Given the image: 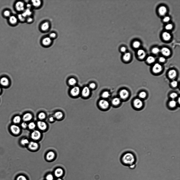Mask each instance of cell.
I'll return each mask as SVG.
<instances>
[{"instance_id": "obj_1", "label": "cell", "mask_w": 180, "mask_h": 180, "mask_svg": "<svg viewBox=\"0 0 180 180\" xmlns=\"http://www.w3.org/2000/svg\"><path fill=\"white\" fill-rule=\"evenodd\" d=\"M120 161L121 164L130 169H133L136 167L135 157L131 153H124L120 157Z\"/></svg>"}, {"instance_id": "obj_2", "label": "cell", "mask_w": 180, "mask_h": 180, "mask_svg": "<svg viewBox=\"0 0 180 180\" xmlns=\"http://www.w3.org/2000/svg\"><path fill=\"white\" fill-rule=\"evenodd\" d=\"M99 106L102 110L106 111L109 109L110 104L109 102L103 99L99 101Z\"/></svg>"}, {"instance_id": "obj_3", "label": "cell", "mask_w": 180, "mask_h": 180, "mask_svg": "<svg viewBox=\"0 0 180 180\" xmlns=\"http://www.w3.org/2000/svg\"><path fill=\"white\" fill-rule=\"evenodd\" d=\"M25 5L24 3L22 1L17 2L15 4V7L18 11L23 12L25 10Z\"/></svg>"}, {"instance_id": "obj_4", "label": "cell", "mask_w": 180, "mask_h": 180, "mask_svg": "<svg viewBox=\"0 0 180 180\" xmlns=\"http://www.w3.org/2000/svg\"><path fill=\"white\" fill-rule=\"evenodd\" d=\"M52 40L49 37H45L42 40V44L45 47H49L52 43Z\"/></svg>"}, {"instance_id": "obj_5", "label": "cell", "mask_w": 180, "mask_h": 180, "mask_svg": "<svg viewBox=\"0 0 180 180\" xmlns=\"http://www.w3.org/2000/svg\"><path fill=\"white\" fill-rule=\"evenodd\" d=\"M10 130L11 132L13 134L17 135L20 132V128L18 126L15 124H13L10 127Z\"/></svg>"}, {"instance_id": "obj_6", "label": "cell", "mask_w": 180, "mask_h": 180, "mask_svg": "<svg viewBox=\"0 0 180 180\" xmlns=\"http://www.w3.org/2000/svg\"><path fill=\"white\" fill-rule=\"evenodd\" d=\"M41 133L38 130H35L31 133V138L34 140H38L41 137Z\"/></svg>"}, {"instance_id": "obj_7", "label": "cell", "mask_w": 180, "mask_h": 180, "mask_svg": "<svg viewBox=\"0 0 180 180\" xmlns=\"http://www.w3.org/2000/svg\"><path fill=\"white\" fill-rule=\"evenodd\" d=\"M50 28V24L47 21L43 22L40 26L41 30L44 32H46L48 31Z\"/></svg>"}, {"instance_id": "obj_8", "label": "cell", "mask_w": 180, "mask_h": 180, "mask_svg": "<svg viewBox=\"0 0 180 180\" xmlns=\"http://www.w3.org/2000/svg\"><path fill=\"white\" fill-rule=\"evenodd\" d=\"M162 66L160 64L157 63L155 64L153 67V71L155 73H159L162 69Z\"/></svg>"}, {"instance_id": "obj_9", "label": "cell", "mask_w": 180, "mask_h": 180, "mask_svg": "<svg viewBox=\"0 0 180 180\" xmlns=\"http://www.w3.org/2000/svg\"><path fill=\"white\" fill-rule=\"evenodd\" d=\"M80 92V89L78 86H75L72 88L70 91L72 96L75 97L78 95Z\"/></svg>"}, {"instance_id": "obj_10", "label": "cell", "mask_w": 180, "mask_h": 180, "mask_svg": "<svg viewBox=\"0 0 180 180\" xmlns=\"http://www.w3.org/2000/svg\"><path fill=\"white\" fill-rule=\"evenodd\" d=\"M119 95L121 98L125 99L127 98L129 96V92L127 90L123 89L120 91Z\"/></svg>"}, {"instance_id": "obj_11", "label": "cell", "mask_w": 180, "mask_h": 180, "mask_svg": "<svg viewBox=\"0 0 180 180\" xmlns=\"http://www.w3.org/2000/svg\"><path fill=\"white\" fill-rule=\"evenodd\" d=\"M64 171L61 168H58L55 171L54 174L56 177L58 178H60L64 174Z\"/></svg>"}, {"instance_id": "obj_12", "label": "cell", "mask_w": 180, "mask_h": 180, "mask_svg": "<svg viewBox=\"0 0 180 180\" xmlns=\"http://www.w3.org/2000/svg\"><path fill=\"white\" fill-rule=\"evenodd\" d=\"M8 18L9 22L12 25H16L18 21L17 17L14 15H11Z\"/></svg>"}, {"instance_id": "obj_13", "label": "cell", "mask_w": 180, "mask_h": 180, "mask_svg": "<svg viewBox=\"0 0 180 180\" xmlns=\"http://www.w3.org/2000/svg\"><path fill=\"white\" fill-rule=\"evenodd\" d=\"M134 107L136 108L139 109L142 107L143 103L141 100L137 98L134 100Z\"/></svg>"}, {"instance_id": "obj_14", "label": "cell", "mask_w": 180, "mask_h": 180, "mask_svg": "<svg viewBox=\"0 0 180 180\" xmlns=\"http://www.w3.org/2000/svg\"><path fill=\"white\" fill-rule=\"evenodd\" d=\"M28 147L30 149L33 150H37L39 147L38 144L37 142L31 141L28 144Z\"/></svg>"}, {"instance_id": "obj_15", "label": "cell", "mask_w": 180, "mask_h": 180, "mask_svg": "<svg viewBox=\"0 0 180 180\" xmlns=\"http://www.w3.org/2000/svg\"><path fill=\"white\" fill-rule=\"evenodd\" d=\"M90 93V89L87 87H85L83 89L82 92V96L84 97L88 96Z\"/></svg>"}, {"instance_id": "obj_16", "label": "cell", "mask_w": 180, "mask_h": 180, "mask_svg": "<svg viewBox=\"0 0 180 180\" xmlns=\"http://www.w3.org/2000/svg\"><path fill=\"white\" fill-rule=\"evenodd\" d=\"M37 125L38 128L42 130H44L47 127L46 124L42 121H39L37 122Z\"/></svg>"}, {"instance_id": "obj_17", "label": "cell", "mask_w": 180, "mask_h": 180, "mask_svg": "<svg viewBox=\"0 0 180 180\" xmlns=\"http://www.w3.org/2000/svg\"><path fill=\"white\" fill-rule=\"evenodd\" d=\"M9 82L8 78L6 77L2 78L0 80V84L4 87H6L8 85Z\"/></svg>"}, {"instance_id": "obj_18", "label": "cell", "mask_w": 180, "mask_h": 180, "mask_svg": "<svg viewBox=\"0 0 180 180\" xmlns=\"http://www.w3.org/2000/svg\"><path fill=\"white\" fill-rule=\"evenodd\" d=\"M137 54L139 59L142 60L144 58L146 55L145 51L143 49H139L137 52Z\"/></svg>"}, {"instance_id": "obj_19", "label": "cell", "mask_w": 180, "mask_h": 180, "mask_svg": "<svg viewBox=\"0 0 180 180\" xmlns=\"http://www.w3.org/2000/svg\"><path fill=\"white\" fill-rule=\"evenodd\" d=\"M42 1L39 0H34L31 1V4L32 6L36 8L40 7L42 5Z\"/></svg>"}, {"instance_id": "obj_20", "label": "cell", "mask_w": 180, "mask_h": 180, "mask_svg": "<svg viewBox=\"0 0 180 180\" xmlns=\"http://www.w3.org/2000/svg\"><path fill=\"white\" fill-rule=\"evenodd\" d=\"M161 52L162 54L166 57L169 56L171 53L170 49L166 47H163L162 48L161 50Z\"/></svg>"}, {"instance_id": "obj_21", "label": "cell", "mask_w": 180, "mask_h": 180, "mask_svg": "<svg viewBox=\"0 0 180 180\" xmlns=\"http://www.w3.org/2000/svg\"><path fill=\"white\" fill-rule=\"evenodd\" d=\"M167 9L165 6H161L159 8V13L161 16H163L165 15L167 13Z\"/></svg>"}, {"instance_id": "obj_22", "label": "cell", "mask_w": 180, "mask_h": 180, "mask_svg": "<svg viewBox=\"0 0 180 180\" xmlns=\"http://www.w3.org/2000/svg\"><path fill=\"white\" fill-rule=\"evenodd\" d=\"M55 157V153L53 151L49 152L46 156V158L47 160L50 161L53 160Z\"/></svg>"}, {"instance_id": "obj_23", "label": "cell", "mask_w": 180, "mask_h": 180, "mask_svg": "<svg viewBox=\"0 0 180 180\" xmlns=\"http://www.w3.org/2000/svg\"><path fill=\"white\" fill-rule=\"evenodd\" d=\"M32 12L31 10L29 9H25V10L22 13V14L23 16L25 17L26 18L27 17L31 16V15L32 14Z\"/></svg>"}, {"instance_id": "obj_24", "label": "cell", "mask_w": 180, "mask_h": 180, "mask_svg": "<svg viewBox=\"0 0 180 180\" xmlns=\"http://www.w3.org/2000/svg\"><path fill=\"white\" fill-rule=\"evenodd\" d=\"M32 118V116L29 113L25 114L23 117L22 119L24 121H28L31 120Z\"/></svg>"}, {"instance_id": "obj_25", "label": "cell", "mask_w": 180, "mask_h": 180, "mask_svg": "<svg viewBox=\"0 0 180 180\" xmlns=\"http://www.w3.org/2000/svg\"><path fill=\"white\" fill-rule=\"evenodd\" d=\"M163 38L166 41H168L171 38V36L169 33L167 32H164L162 34Z\"/></svg>"}, {"instance_id": "obj_26", "label": "cell", "mask_w": 180, "mask_h": 180, "mask_svg": "<svg viewBox=\"0 0 180 180\" xmlns=\"http://www.w3.org/2000/svg\"><path fill=\"white\" fill-rule=\"evenodd\" d=\"M177 75V72L175 70H170L169 72L168 75L170 79H174L176 77Z\"/></svg>"}, {"instance_id": "obj_27", "label": "cell", "mask_w": 180, "mask_h": 180, "mask_svg": "<svg viewBox=\"0 0 180 180\" xmlns=\"http://www.w3.org/2000/svg\"><path fill=\"white\" fill-rule=\"evenodd\" d=\"M131 54L130 53L127 52L125 53L123 57L124 60L125 61H129L131 58Z\"/></svg>"}, {"instance_id": "obj_28", "label": "cell", "mask_w": 180, "mask_h": 180, "mask_svg": "<svg viewBox=\"0 0 180 180\" xmlns=\"http://www.w3.org/2000/svg\"><path fill=\"white\" fill-rule=\"evenodd\" d=\"M120 102V99L118 98H115L112 101V104L114 106L118 105Z\"/></svg>"}, {"instance_id": "obj_29", "label": "cell", "mask_w": 180, "mask_h": 180, "mask_svg": "<svg viewBox=\"0 0 180 180\" xmlns=\"http://www.w3.org/2000/svg\"><path fill=\"white\" fill-rule=\"evenodd\" d=\"M63 115L62 112L58 111L56 112L54 115L55 117L57 119H60L63 117Z\"/></svg>"}, {"instance_id": "obj_30", "label": "cell", "mask_w": 180, "mask_h": 180, "mask_svg": "<svg viewBox=\"0 0 180 180\" xmlns=\"http://www.w3.org/2000/svg\"><path fill=\"white\" fill-rule=\"evenodd\" d=\"M21 119L20 116H16L13 118V122L15 124L19 123L21 121Z\"/></svg>"}, {"instance_id": "obj_31", "label": "cell", "mask_w": 180, "mask_h": 180, "mask_svg": "<svg viewBox=\"0 0 180 180\" xmlns=\"http://www.w3.org/2000/svg\"><path fill=\"white\" fill-rule=\"evenodd\" d=\"M17 17L18 20L20 22H24L26 21V18L22 15V13L18 15Z\"/></svg>"}, {"instance_id": "obj_32", "label": "cell", "mask_w": 180, "mask_h": 180, "mask_svg": "<svg viewBox=\"0 0 180 180\" xmlns=\"http://www.w3.org/2000/svg\"><path fill=\"white\" fill-rule=\"evenodd\" d=\"M155 58L153 57L149 56L147 58V61L150 64L153 63L155 61Z\"/></svg>"}, {"instance_id": "obj_33", "label": "cell", "mask_w": 180, "mask_h": 180, "mask_svg": "<svg viewBox=\"0 0 180 180\" xmlns=\"http://www.w3.org/2000/svg\"><path fill=\"white\" fill-rule=\"evenodd\" d=\"M68 82L71 86H74L76 83V81L75 78H71L69 80Z\"/></svg>"}, {"instance_id": "obj_34", "label": "cell", "mask_w": 180, "mask_h": 180, "mask_svg": "<svg viewBox=\"0 0 180 180\" xmlns=\"http://www.w3.org/2000/svg\"><path fill=\"white\" fill-rule=\"evenodd\" d=\"M11 11L8 10L4 11L3 13V15L4 17L8 18L11 15Z\"/></svg>"}, {"instance_id": "obj_35", "label": "cell", "mask_w": 180, "mask_h": 180, "mask_svg": "<svg viewBox=\"0 0 180 180\" xmlns=\"http://www.w3.org/2000/svg\"><path fill=\"white\" fill-rule=\"evenodd\" d=\"M140 45L141 44L140 42L137 41L134 42L133 44V47L135 48H138Z\"/></svg>"}, {"instance_id": "obj_36", "label": "cell", "mask_w": 180, "mask_h": 180, "mask_svg": "<svg viewBox=\"0 0 180 180\" xmlns=\"http://www.w3.org/2000/svg\"><path fill=\"white\" fill-rule=\"evenodd\" d=\"M110 96L109 92L106 91L103 92L102 94V97L104 98H109Z\"/></svg>"}, {"instance_id": "obj_37", "label": "cell", "mask_w": 180, "mask_h": 180, "mask_svg": "<svg viewBox=\"0 0 180 180\" xmlns=\"http://www.w3.org/2000/svg\"><path fill=\"white\" fill-rule=\"evenodd\" d=\"M29 143V140L27 139H22L21 141V144L23 145H25L27 144H28Z\"/></svg>"}, {"instance_id": "obj_38", "label": "cell", "mask_w": 180, "mask_h": 180, "mask_svg": "<svg viewBox=\"0 0 180 180\" xmlns=\"http://www.w3.org/2000/svg\"><path fill=\"white\" fill-rule=\"evenodd\" d=\"M152 52L155 55H157L160 52V50L158 48L155 47L152 49Z\"/></svg>"}, {"instance_id": "obj_39", "label": "cell", "mask_w": 180, "mask_h": 180, "mask_svg": "<svg viewBox=\"0 0 180 180\" xmlns=\"http://www.w3.org/2000/svg\"><path fill=\"white\" fill-rule=\"evenodd\" d=\"M177 105V102L174 100L171 101L169 102V105L171 108H174Z\"/></svg>"}, {"instance_id": "obj_40", "label": "cell", "mask_w": 180, "mask_h": 180, "mask_svg": "<svg viewBox=\"0 0 180 180\" xmlns=\"http://www.w3.org/2000/svg\"><path fill=\"white\" fill-rule=\"evenodd\" d=\"M46 179V180H54V178L52 174H49L47 175Z\"/></svg>"}, {"instance_id": "obj_41", "label": "cell", "mask_w": 180, "mask_h": 180, "mask_svg": "<svg viewBox=\"0 0 180 180\" xmlns=\"http://www.w3.org/2000/svg\"><path fill=\"white\" fill-rule=\"evenodd\" d=\"M52 40L56 39L57 37V34L55 32H52L49 35V36Z\"/></svg>"}, {"instance_id": "obj_42", "label": "cell", "mask_w": 180, "mask_h": 180, "mask_svg": "<svg viewBox=\"0 0 180 180\" xmlns=\"http://www.w3.org/2000/svg\"><path fill=\"white\" fill-rule=\"evenodd\" d=\"M34 21L33 18L31 16H29L26 18V21L28 23H32Z\"/></svg>"}, {"instance_id": "obj_43", "label": "cell", "mask_w": 180, "mask_h": 180, "mask_svg": "<svg viewBox=\"0 0 180 180\" xmlns=\"http://www.w3.org/2000/svg\"><path fill=\"white\" fill-rule=\"evenodd\" d=\"M46 115L43 112H41L38 115V118L40 120H43L45 118Z\"/></svg>"}, {"instance_id": "obj_44", "label": "cell", "mask_w": 180, "mask_h": 180, "mask_svg": "<svg viewBox=\"0 0 180 180\" xmlns=\"http://www.w3.org/2000/svg\"><path fill=\"white\" fill-rule=\"evenodd\" d=\"M29 128L31 129H33L35 128L36 125L33 122L30 123L28 125Z\"/></svg>"}, {"instance_id": "obj_45", "label": "cell", "mask_w": 180, "mask_h": 180, "mask_svg": "<svg viewBox=\"0 0 180 180\" xmlns=\"http://www.w3.org/2000/svg\"><path fill=\"white\" fill-rule=\"evenodd\" d=\"M16 180H28L23 175H20L17 178Z\"/></svg>"}, {"instance_id": "obj_46", "label": "cell", "mask_w": 180, "mask_h": 180, "mask_svg": "<svg viewBox=\"0 0 180 180\" xmlns=\"http://www.w3.org/2000/svg\"><path fill=\"white\" fill-rule=\"evenodd\" d=\"M146 96V93L144 92H142L139 93V97L141 98H145Z\"/></svg>"}, {"instance_id": "obj_47", "label": "cell", "mask_w": 180, "mask_h": 180, "mask_svg": "<svg viewBox=\"0 0 180 180\" xmlns=\"http://www.w3.org/2000/svg\"><path fill=\"white\" fill-rule=\"evenodd\" d=\"M165 29L168 30H170L173 28V25L172 24H169L166 25L165 26Z\"/></svg>"}, {"instance_id": "obj_48", "label": "cell", "mask_w": 180, "mask_h": 180, "mask_svg": "<svg viewBox=\"0 0 180 180\" xmlns=\"http://www.w3.org/2000/svg\"><path fill=\"white\" fill-rule=\"evenodd\" d=\"M178 96V94L176 93H173L170 94V97L173 99L176 98Z\"/></svg>"}, {"instance_id": "obj_49", "label": "cell", "mask_w": 180, "mask_h": 180, "mask_svg": "<svg viewBox=\"0 0 180 180\" xmlns=\"http://www.w3.org/2000/svg\"><path fill=\"white\" fill-rule=\"evenodd\" d=\"M96 87V84L95 83H92L89 85V88L91 89H94Z\"/></svg>"}, {"instance_id": "obj_50", "label": "cell", "mask_w": 180, "mask_h": 180, "mask_svg": "<svg viewBox=\"0 0 180 180\" xmlns=\"http://www.w3.org/2000/svg\"><path fill=\"white\" fill-rule=\"evenodd\" d=\"M171 85L173 87H176L178 85V82L176 81H173L172 82Z\"/></svg>"}, {"instance_id": "obj_51", "label": "cell", "mask_w": 180, "mask_h": 180, "mask_svg": "<svg viewBox=\"0 0 180 180\" xmlns=\"http://www.w3.org/2000/svg\"><path fill=\"white\" fill-rule=\"evenodd\" d=\"M170 20V18L168 16H166L163 19V21L165 22H167L169 21Z\"/></svg>"}, {"instance_id": "obj_52", "label": "cell", "mask_w": 180, "mask_h": 180, "mask_svg": "<svg viewBox=\"0 0 180 180\" xmlns=\"http://www.w3.org/2000/svg\"><path fill=\"white\" fill-rule=\"evenodd\" d=\"M28 125L25 122H22L21 124L22 127L24 128H26L28 126Z\"/></svg>"}, {"instance_id": "obj_53", "label": "cell", "mask_w": 180, "mask_h": 180, "mask_svg": "<svg viewBox=\"0 0 180 180\" xmlns=\"http://www.w3.org/2000/svg\"><path fill=\"white\" fill-rule=\"evenodd\" d=\"M159 60L160 62H163L165 61L166 59L164 57H161L159 58Z\"/></svg>"}, {"instance_id": "obj_54", "label": "cell", "mask_w": 180, "mask_h": 180, "mask_svg": "<svg viewBox=\"0 0 180 180\" xmlns=\"http://www.w3.org/2000/svg\"><path fill=\"white\" fill-rule=\"evenodd\" d=\"M26 6L27 8V9H29L30 10L31 9V7H32V4H31V3H28L27 4Z\"/></svg>"}, {"instance_id": "obj_55", "label": "cell", "mask_w": 180, "mask_h": 180, "mask_svg": "<svg viewBox=\"0 0 180 180\" xmlns=\"http://www.w3.org/2000/svg\"><path fill=\"white\" fill-rule=\"evenodd\" d=\"M120 50L121 52H124L126 51V49L125 47H122L121 48Z\"/></svg>"}, {"instance_id": "obj_56", "label": "cell", "mask_w": 180, "mask_h": 180, "mask_svg": "<svg viewBox=\"0 0 180 180\" xmlns=\"http://www.w3.org/2000/svg\"><path fill=\"white\" fill-rule=\"evenodd\" d=\"M49 120L51 121V122H52V121L54 120V119L53 117H51L50 118H49Z\"/></svg>"}, {"instance_id": "obj_57", "label": "cell", "mask_w": 180, "mask_h": 180, "mask_svg": "<svg viewBox=\"0 0 180 180\" xmlns=\"http://www.w3.org/2000/svg\"><path fill=\"white\" fill-rule=\"evenodd\" d=\"M57 180H62L60 178H58Z\"/></svg>"}, {"instance_id": "obj_58", "label": "cell", "mask_w": 180, "mask_h": 180, "mask_svg": "<svg viewBox=\"0 0 180 180\" xmlns=\"http://www.w3.org/2000/svg\"><path fill=\"white\" fill-rule=\"evenodd\" d=\"M1 92V89L0 88V93Z\"/></svg>"}]
</instances>
